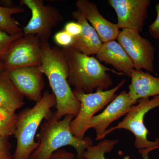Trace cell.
Returning a JSON list of instances; mask_svg holds the SVG:
<instances>
[{
	"label": "cell",
	"instance_id": "484cf974",
	"mask_svg": "<svg viewBox=\"0 0 159 159\" xmlns=\"http://www.w3.org/2000/svg\"><path fill=\"white\" fill-rule=\"evenodd\" d=\"M49 159H77V157L73 152L66 149H60L51 155Z\"/></svg>",
	"mask_w": 159,
	"mask_h": 159
},
{
	"label": "cell",
	"instance_id": "cb8c5ba5",
	"mask_svg": "<svg viewBox=\"0 0 159 159\" xmlns=\"http://www.w3.org/2000/svg\"><path fill=\"white\" fill-rule=\"evenodd\" d=\"M157 17L155 20L148 26V32L154 39L159 40V2L155 6Z\"/></svg>",
	"mask_w": 159,
	"mask_h": 159
},
{
	"label": "cell",
	"instance_id": "8992f818",
	"mask_svg": "<svg viewBox=\"0 0 159 159\" xmlns=\"http://www.w3.org/2000/svg\"><path fill=\"white\" fill-rule=\"evenodd\" d=\"M138 102L137 105L132 107L122 122L106 130L104 138L116 129H125L129 131L134 136V145L137 149L154 150L159 147V139L153 142L148 140V131L144 124V119L149 111L159 107V96L151 99L149 98L140 99Z\"/></svg>",
	"mask_w": 159,
	"mask_h": 159
},
{
	"label": "cell",
	"instance_id": "ac0fdd59",
	"mask_svg": "<svg viewBox=\"0 0 159 159\" xmlns=\"http://www.w3.org/2000/svg\"><path fill=\"white\" fill-rule=\"evenodd\" d=\"M119 142L118 139H106L100 141L97 145H91L86 149L83 156L82 159H107L105 153L110 152ZM151 149L139 150L143 159H150L149 154ZM123 159H130L129 156H126Z\"/></svg>",
	"mask_w": 159,
	"mask_h": 159
},
{
	"label": "cell",
	"instance_id": "2e32d148",
	"mask_svg": "<svg viewBox=\"0 0 159 159\" xmlns=\"http://www.w3.org/2000/svg\"><path fill=\"white\" fill-rule=\"evenodd\" d=\"M128 93L135 103L139 99L159 96V77H155L148 72L132 70Z\"/></svg>",
	"mask_w": 159,
	"mask_h": 159
},
{
	"label": "cell",
	"instance_id": "4fadbf2b",
	"mask_svg": "<svg viewBox=\"0 0 159 159\" xmlns=\"http://www.w3.org/2000/svg\"><path fill=\"white\" fill-rule=\"evenodd\" d=\"M76 6L77 11L84 16L97 31L102 43L117 39L121 31L118 25L103 17L96 4L88 0H78Z\"/></svg>",
	"mask_w": 159,
	"mask_h": 159
},
{
	"label": "cell",
	"instance_id": "d4e9b609",
	"mask_svg": "<svg viewBox=\"0 0 159 159\" xmlns=\"http://www.w3.org/2000/svg\"><path fill=\"white\" fill-rule=\"evenodd\" d=\"M64 30L72 37L75 38L81 33L82 28L77 22H69L66 24Z\"/></svg>",
	"mask_w": 159,
	"mask_h": 159
},
{
	"label": "cell",
	"instance_id": "277c9868",
	"mask_svg": "<svg viewBox=\"0 0 159 159\" xmlns=\"http://www.w3.org/2000/svg\"><path fill=\"white\" fill-rule=\"evenodd\" d=\"M55 106L54 94L46 91L33 107L24 109L18 114L14 134L16 146L12 159H30L31 155L39 145V142L35 141L39 127L43 119L50 116L51 109Z\"/></svg>",
	"mask_w": 159,
	"mask_h": 159
},
{
	"label": "cell",
	"instance_id": "e0dca14e",
	"mask_svg": "<svg viewBox=\"0 0 159 159\" xmlns=\"http://www.w3.org/2000/svg\"><path fill=\"white\" fill-rule=\"evenodd\" d=\"M24 98L11 82L9 72L0 73V107L16 111L25 105Z\"/></svg>",
	"mask_w": 159,
	"mask_h": 159
},
{
	"label": "cell",
	"instance_id": "7a4b0ae2",
	"mask_svg": "<svg viewBox=\"0 0 159 159\" xmlns=\"http://www.w3.org/2000/svg\"><path fill=\"white\" fill-rule=\"evenodd\" d=\"M68 68V82L74 90L86 93L106 90L113 81L107 73L115 70L103 66L97 58L82 54L71 47L62 48Z\"/></svg>",
	"mask_w": 159,
	"mask_h": 159
},
{
	"label": "cell",
	"instance_id": "8fae6325",
	"mask_svg": "<svg viewBox=\"0 0 159 159\" xmlns=\"http://www.w3.org/2000/svg\"><path fill=\"white\" fill-rule=\"evenodd\" d=\"M135 104L128 93L122 91L102 113L91 119L88 129L93 128L95 129L97 141L103 139L104 134L109 125L120 117L126 115Z\"/></svg>",
	"mask_w": 159,
	"mask_h": 159
},
{
	"label": "cell",
	"instance_id": "7c38bea8",
	"mask_svg": "<svg viewBox=\"0 0 159 159\" xmlns=\"http://www.w3.org/2000/svg\"><path fill=\"white\" fill-rule=\"evenodd\" d=\"M43 74L39 66L24 67L9 72L11 82L24 97L37 102L42 98Z\"/></svg>",
	"mask_w": 159,
	"mask_h": 159
},
{
	"label": "cell",
	"instance_id": "44dd1931",
	"mask_svg": "<svg viewBox=\"0 0 159 159\" xmlns=\"http://www.w3.org/2000/svg\"><path fill=\"white\" fill-rule=\"evenodd\" d=\"M23 35V32L14 35H10L5 31L0 30V61L2 62L11 44Z\"/></svg>",
	"mask_w": 159,
	"mask_h": 159
},
{
	"label": "cell",
	"instance_id": "3957f363",
	"mask_svg": "<svg viewBox=\"0 0 159 159\" xmlns=\"http://www.w3.org/2000/svg\"><path fill=\"white\" fill-rule=\"evenodd\" d=\"M74 117L67 115L58 119L55 113H51L38 135L39 145L30 159H49L55 151L68 145L75 148L77 159H82L86 149L93 145V142L90 137L80 139L73 134L70 125Z\"/></svg>",
	"mask_w": 159,
	"mask_h": 159
},
{
	"label": "cell",
	"instance_id": "6da1fadb",
	"mask_svg": "<svg viewBox=\"0 0 159 159\" xmlns=\"http://www.w3.org/2000/svg\"><path fill=\"white\" fill-rule=\"evenodd\" d=\"M41 70L48 80L56 99L55 115L58 119L67 115L76 116L80 103L68 82V68L62 48L43 43Z\"/></svg>",
	"mask_w": 159,
	"mask_h": 159
},
{
	"label": "cell",
	"instance_id": "9c48e42d",
	"mask_svg": "<svg viewBox=\"0 0 159 159\" xmlns=\"http://www.w3.org/2000/svg\"><path fill=\"white\" fill-rule=\"evenodd\" d=\"M117 39L130 57L135 70L143 69L154 73V61L156 49L151 42L142 37L139 31L128 29L120 31Z\"/></svg>",
	"mask_w": 159,
	"mask_h": 159
},
{
	"label": "cell",
	"instance_id": "ba28073f",
	"mask_svg": "<svg viewBox=\"0 0 159 159\" xmlns=\"http://www.w3.org/2000/svg\"><path fill=\"white\" fill-rule=\"evenodd\" d=\"M43 43L35 35L26 34L11 44L2 62L4 70L10 72L24 67L41 64Z\"/></svg>",
	"mask_w": 159,
	"mask_h": 159
},
{
	"label": "cell",
	"instance_id": "4316f807",
	"mask_svg": "<svg viewBox=\"0 0 159 159\" xmlns=\"http://www.w3.org/2000/svg\"><path fill=\"white\" fill-rule=\"evenodd\" d=\"M4 70V66L2 61H0V73H2Z\"/></svg>",
	"mask_w": 159,
	"mask_h": 159
},
{
	"label": "cell",
	"instance_id": "30bf717a",
	"mask_svg": "<svg viewBox=\"0 0 159 159\" xmlns=\"http://www.w3.org/2000/svg\"><path fill=\"white\" fill-rule=\"evenodd\" d=\"M150 0H109L108 3L117 14L119 29L143 31L148 17Z\"/></svg>",
	"mask_w": 159,
	"mask_h": 159
},
{
	"label": "cell",
	"instance_id": "5b68a950",
	"mask_svg": "<svg viewBox=\"0 0 159 159\" xmlns=\"http://www.w3.org/2000/svg\"><path fill=\"white\" fill-rule=\"evenodd\" d=\"M125 82L123 79L113 88L104 91L97 90L95 93H89L73 91L80 105L79 112L70 125L71 131L75 137L80 139L85 137L91 119L114 100L117 96L116 93Z\"/></svg>",
	"mask_w": 159,
	"mask_h": 159
},
{
	"label": "cell",
	"instance_id": "603a6c76",
	"mask_svg": "<svg viewBox=\"0 0 159 159\" xmlns=\"http://www.w3.org/2000/svg\"><path fill=\"white\" fill-rule=\"evenodd\" d=\"M9 137H0V159H12Z\"/></svg>",
	"mask_w": 159,
	"mask_h": 159
},
{
	"label": "cell",
	"instance_id": "52a82bcc",
	"mask_svg": "<svg viewBox=\"0 0 159 159\" xmlns=\"http://www.w3.org/2000/svg\"><path fill=\"white\" fill-rule=\"evenodd\" d=\"M20 3L31 13L30 20L23 27L24 35L33 34L42 42H48L52 30L63 20V16L55 7L45 5L43 0H22Z\"/></svg>",
	"mask_w": 159,
	"mask_h": 159
},
{
	"label": "cell",
	"instance_id": "7402d4cb",
	"mask_svg": "<svg viewBox=\"0 0 159 159\" xmlns=\"http://www.w3.org/2000/svg\"><path fill=\"white\" fill-rule=\"evenodd\" d=\"M54 42L62 48L71 47L74 38L64 30L58 31L54 34Z\"/></svg>",
	"mask_w": 159,
	"mask_h": 159
},
{
	"label": "cell",
	"instance_id": "d6986e66",
	"mask_svg": "<svg viewBox=\"0 0 159 159\" xmlns=\"http://www.w3.org/2000/svg\"><path fill=\"white\" fill-rule=\"evenodd\" d=\"M25 11L22 7L19 6H0V30L10 35L23 32L21 25L12 17L13 15L20 14Z\"/></svg>",
	"mask_w": 159,
	"mask_h": 159
},
{
	"label": "cell",
	"instance_id": "ffe728a7",
	"mask_svg": "<svg viewBox=\"0 0 159 159\" xmlns=\"http://www.w3.org/2000/svg\"><path fill=\"white\" fill-rule=\"evenodd\" d=\"M18 114L9 109L0 107V137H9L14 135Z\"/></svg>",
	"mask_w": 159,
	"mask_h": 159
},
{
	"label": "cell",
	"instance_id": "5bb4252c",
	"mask_svg": "<svg viewBox=\"0 0 159 159\" xmlns=\"http://www.w3.org/2000/svg\"><path fill=\"white\" fill-rule=\"evenodd\" d=\"M97 59L111 65L122 73L130 77L134 68L133 63L122 46L115 40L102 43L96 54Z\"/></svg>",
	"mask_w": 159,
	"mask_h": 159
},
{
	"label": "cell",
	"instance_id": "9a60e30c",
	"mask_svg": "<svg viewBox=\"0 0 159 159\" xmlns=\"http://www.w3.org/2000/svg\"><path fill=\"white\" fill-rule=\"evenodd\" d=\"M72 16L80 24L82 30L78 36L74 38L70 47L88 56L97 54L102 44L97 31L80 11H73Z\"/></svg>",
	"mask_w": 159,
	"mask_h": 159
}]
</instances>
